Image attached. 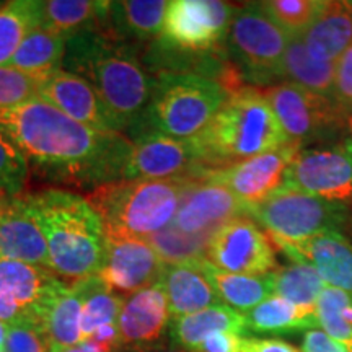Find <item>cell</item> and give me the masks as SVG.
I'll use <instances>...</instances> for the list:
<instances>
[{"label": "cell", "mask_w": 352, "mask_h": 352, "mask_svg": "<svg viewBox=\"0 0 352 352\" xmlns=\"http://www.w3.org/2000/svg\"><path fill=\"white\" fill-rule=\"evenodd\" d=\"M212 235L214 233H186L170 223L164 230L145 239V241L155 250L164 264H179L204 259Z\"/></svg>", "instance_id": "36"}, {"label": "cell", "mask_w": 352, "mask_h": 352, "mask_svg": "<svg viewBox=\"0 0 352 352\" xmlns=\"http://www.w3.org/2000/svg\"><path fill=\"white\" fill-rule=\"evenodd\" d=\"M235 10V3L220 0H173L157 39L184 54L223 52Z\"/></svg>", "instance_id": "10"}, {"label": "cell", "mask_w": 352, "mask_h": 352, "mask_svg": "<svg viewBox=\"0 0 352 352\" xmlns=\"http://www.w3.org/2000/svg\"><path fill=\"white\" fill-rule=\"evenodd\" d=\"M206 261L232 274L264 276L276 267L270 236L248 215L233 219L210 236Z\"/></svg>", "instance_id": "14"}, {"label": "cell", "mask_w": 352, "mask_h": 352, "mask_svg": "<svg viewBox=\"0 0 352 352\" xmlns=\"http://www.w3.org/2000/svg\"><path fill=\"white\" fill-rule=\"evenodd\" d=\"M168 3L165 0H104L98 33L131 46H147L160 38Z\"/></svg>", "instance_id": "21"}, {"label": "cell", "mask_w": 352, "mask_h": 352, "mask_svg": "<svg viewBox=\"0 0 352 352\" xmlns=\"http://www.w3.org/2000/svg\"><path fill=\"white\" fill-rule=\"evenodd\" d=\"M245 340L235 333H215L189 352H243Z\"/></svg>", "instance_id": "42"}, {"label": "cell", "mask_w": 352, "mask_h": 352, "mask_svg": "<svg viewBox=\"0 0 352 352\" xmlns=\"http://www.w3.org/2000/svg\"><path fill=\"white\" fill-rule=\"evenodd\" d=\"M104 2L94 0H47L39 2V26L65 39L100 32Z\"/></svg>", "instance_id": "27"}, {"label": "cell", "mask_w": 352, "mask_h": 352, "mask_svg": "<svg viewBox=\"0 0 352 352\" xmlns=\"http://www.w3.org/2000/svg\"><path fill=\"white\" fill-rule=\"evenodd\" d=\"M333 101L347 120H352V46L334 64Z\"/></svg>", "instance_id": "40"}, {"label": "cell", "mask_w": 352, "mask_h": 352, "mask_svg": "<svg viewBox=\"0 0 352 352\" xmlns=\"http://www.w3.org/2000/svg\"><path fill=\"white\" fill-rule=\"evenodd\" d=\"M170 324L168 298L160 284L124 298L118 318L122 347L129 352H142L160 346Z\"/></svg>", "instance_id": "18"}, {"label": "cell", "mask_w": 352, "mask_h": 352, "mask_svg": "<svg viewBox=\"0 0 352 352\" xmlns=\"http://www.w3.org/2000/svg\"><path fill=\"white\" fill-rule=\"evenodd\" d=\"M83 292L82 307V336L83 341L103 324L118 323L124 297L114 294L98 276L80 280Z\"/></svg>", "instance_id": "34"}, {"label": "cell", "mask_w": 352, "mask_h": 352, "mask_svg": "<svg viewBox=\"0 0 352 352\" xmlns=\"http://www.w3.org/2000/svg\"><path fill=\"white\" fill-rule=\"evenodd\" d=\"M334 64L315 59L300 36H290L283 59V76L285 82L296 83L311 94L333 100Z\"/></svg>", "instance_id": "31"}, {"label": "cell", "mask_w": 352, "mask_h": 352, "mask_svg": "<svg viewBox=\"0 0 352 352\" xmlns=\"http://www.w3.org/2000/svg\"><path fill=\"white\" fill-rule=\"evenodd\" d=\"M267 16L290 36H300L316 20L327 2L324 0H267L259 2Z\"/></svg>", "instance_id": "37"}, {"label": "cell", "mask_w": 352, "mask_h": 352, "mask_svg": "<svg viewBox=\"0 0 352 352\" xmlns=\"http://www.w3.org/2000/svg\"><path fill=\"white\" fill-rule=\"evenodd\" d=\"M56 352H107L104 349H101L94 342H90L88 340L82 341L80 344H76V346H70V347H64V349H59Z\"/></svg>", "instance_id": "45"}, {"label": "cell", "mask_w": 352, "mask_h": 352, "mask_svg": "<svg viewBox=\"0 0 352 352\" xmlns=\"http://www.w3.org/2000/svg\"><path fill=\"white\" fill-rule=\"evenodd\" d=\"M65 285L46 267L0 258V321L43 333L47 311Z\"/></svg>", "instance_id": "11"}, {"label": "cell", "mask_w": 352, "mask_h": 352, "mask_svg": "<svg viewBox=\"0 0 352 352\" xmlns=\"http://www.w3.org/2000/svg\"><path fill=\"white\" fill-rule=\"evenodd\" d=\"M344 144H346L347 151H349V153L352 155V139H346V140H344Z\"/></svg>", "instance_id": "49"}, {"label": "cell", "mask_w": 352, "mask_h": 352, "mask_svg": "<svg viewBox=\"0 0 352 352\" xmlns=\"http://www.w3.org/2000/svg\"><path fill=\"white\" fill-rule=\"evenodd\" d=\"M142 47L103 33L67 39L63 70L85 78L104 104L120 134L138 126L152 95L153 77L140 59Z\"/></svg>", "instance_id": "2"}, {"label": "cell", "mask_w": 352, "mask_h": 352, "mask_svg": "<svg viewBox=\"0 0 352 352\" xmlns=\"http://www.w3.org/2000/svg\"><path fill=\"white\" fill-rule=\"evenodd\" d=\"M0 258L50 270L46 241L26 208L23 195L0 196Z\"/></svg>", "instance_id": "22"}, {"label": "cell", "mask_w": 352, "mask_h": 352, "mask_svg": "<svg viewBox=\"0 0 352 352\" xmlns=\"http://www.w3.org/2000/svg\"><path fill=\"white\" fill-rule=\"evenodd\" d=\"M142 352H188L186 349H183V347H178V346H157V347H152V349H147V351H142Z\"/></svg>", "instance_id": "46"}, {"label": "cell", "mask_w": 352, "mask_h": 352, "mask_svg": "<svg viewBox=\"0 0 352 352\" xmlns=\"http://www.w3.org/2000/svg\"><path fill=\"white\" fill-rule=\"evenodd\" d=\"M248 215V208L232 191L202 173L184 179L182 199L171 226L186 233H215L233 219Z\"/></svg>", "instance_id": "15"}, {"label": "cell", "mask_w": 352, "mask_h": 352, "mask_svg": "<svg viewBox=\"0 0 352 352\" xmlns=\"http://www.w3.org/2000/svg\"><path fill=\"white\" fill-rule=\"evenodd\" d=\"M215 333H235L240 336L248 334L243 314L233 310L226 303H217L197 314L173 318L170 324V338L173 344L188 352L196 349L206 338Z\"/></svg>", "instance_id": "25"}, {"label": "cell", "mask_w": 352, "mask_h": 352, "mask_svg": "<svg viewBox=\"0 0 352 352\" xmlns=\"http://www.w3.org/2000/svg\"><path fill=\"white\" fill-rule=\"evenodd\" d=\"M6 341H7V324L0 321V352H6Z\"/></svg>", "instance_id": "47"}, {"label": "cell", "mask_w": 352, "mask_h": 352, "mask_svg": "<svg viewBox=\"0 0 352 352\" xmlns=\"http://www.w3.org/2000/svg\"><path fill=\"white\" fill-rule=\"evenodd\" d=\"M65 47L67 39L43 26H36L21 41L10 65L44 80L63 70Z\"/></svg>", "instance_id": "29"}, {"label": "cell", "mask_w": 352, "mask_h": 352, "mask_svg": "<svg viewBox=\"0 0 352 352\" xmlns=\"http://www.w3.org/2000/svg\"><path fill=\"white\" fill-rule=\"evenodd\" d=\"M246 333L290 334L318 328L315 308H305L272 296L243 314Z\"/></svg>", "instance_id": "26"}, {"label": "cell", "mask_w": 352, "mask_h": 352, "mask_svg": "<svg viewBox=\"0 0 352 352\" xmlns=\"http://www.w3.org/2000/svg\"><path fill=\"white\" fill-rule=\"evenodd\" d=\"M83 292L80 284L65 285L56 297L44 320L43 334L51 352L80 344Z\"/></svg>", "instance_id": "30"}, {"label": "cell", "mask_w": 352, "mask_h": 352, "mask_svg": "<svg viewBox=\"0 0 352 352\" xmlns=\"http://www.w3.org/2000/svg\"><path fill=\"white\" fill-rule=\"evenodd\" d=\"M294 263L315 267L329 287L352 294V243L341 232H324L311 239L285 243L271 240Z\"/></svg>", "instance_id": "19"}, {"label": "cell", "mask_w": 352, "mask_h": 352, "mask_svg": "<svg viewBox=\"0 0 352 352\" xmlns=\"http://www.w3.org/2000/svg\"><path fill=\"white\" fill-rule=\"evenodd\" d=\"M308 52L323 63H336L352 46V2H327L316 20L300 34Z\"/></svg>", "instance_id": "24"}, {"label": "cell", "mask_w": 352, "mask_h": 352, "mask_svg": "<svg viewBox=\"0 0 352 352\" xmlns=\"http://www.w3.org/2000/svg\"><path fill=\"white\" fill-rule=\"evenodd\" d=\"M39 26V2L13 0L0 7V67L10 65L26 34Z\"/></svg>", "instance_id": "33"}, {"label": "cell", "mask_w": 352, "mask_h": 352, "mask_svg": "<svg viewBox=\"0 0 352 352\" xmlns=\"http://www.w3.org/2000/svg\"><path fill=\"white\" fill-rule=\"evenodd\" d=\"M47 248L50 271L72 285L98 276L107 253L103 222L85 197L65 189L23 195Z\"/></svg>", "instance_id": "3"}, {"label": "cell", "mask_w": 352, "mask_h": 352, "mask_svg": "<svg viewBox=\"0 0 352 352\" xmlns=\"http://www.w3.org/2000/svg\"><path fill=\"white\" fill-rule=\"evenodd\" d=\"M184 179H129L91 189L87 196L103 222L107 239H140L173 222Z\"/></svg>", "instance_id": "5"}, {"label": "cell", "mask_w": 352, "mask_h": 352, "mask_svg": "<svg viewBox=\"0 0 352 352\" xmlns=\"http://www.w3.org/2000/svg\"><path fill=\"white\" fill-rule=\"evenodd\" d=\"M248 217L266 228L270 240L297 243L324 232L344 230L349 208L283 184L250 208Z\"/></svg>", "instance_id": "8"}, {"label": "cell", "mask_w": 352, "mask_h": 352, "mask_svg": "<svg viewBox=\"0 0 352 352\" xmlns=\"http://www.w3.org/2000/svg\"><path fill=\"white\" fill-rule=\"evenodd\" d=\"M158 284L165 290L173 318L197 314L204 308L222 303L199 267V259L165 264Z\"/></svg>", "instance_id": "23"}, {"label": "cell", "mask_w": 352, "mask_h": 352, "mask_svg": "<svg viewBox=\"0 0 352 352\" xmlns=\"http://www.w3.org/2000/svg\"><path fill=\"white\" fill-rule=\"evenodd\" d=\"M302 352H347L340 342H336L327 333L318 328L308 329L303 334Z\"/></svg>", "instance_id": "43"}, {"label": "cell", "mask_w": 352, "mask_h": 352, "mask_svg": "<svg viewBox=\"0 0 352 352\" xmlns=\"http://www.w3.org/2000/svg\"><path fill=\"white\" fill-rule=\"evenodd\" d=\"M283 184L352 208V155L344 142L302 148Z\"/></svg>", "instance_id": "12"}, {"label": "cell", "mask_w": 352, "mask_h": 352, "mask_svg": "<svg viewBox=\"0 0 352 352\" xmlns=\"http://www.w3.org/2000/svg\"><path fill=\"white\" fill-rule=\"evenodd\" d=\"M243 352H300L296 346L280 340H248L243 344Z\"/></svg>", "instance_id": "44"}, {"label": "cell", "mask_w": 352, "mask_h": 352, "mask_svg": "<svg viewBox=\"0 0 352 352\" xmlns=\"http://www.w3.org/2000/svg\"><path fill=\"white\" fill-rule=\"evenodd\" d=\"M342 232H346L347 235H349L352 239V208H349V217H347V222H346L344 230H342Z\"/></svg>", "instance_id": "48"}, {"label": "cell", "mask_w": 352, "mask_h": 352, "mask_svg": "<svg viewBox=\"0 0 352 352\" xmlns=\"http://www.w3.org/2000/svg\"><path fill=\"white\" fill-rule=\"evenodd\" d=\"M43 78L30 76L13 65L0 67V109H10L39 98Z\"/></svg>", "instance_id": "39"}, {"label": "cell", "mask_w": 352, "mask_h": 352, "mask_svg": "<svg viewBox=\"0 0 352 352\" xmlns=\"http://www.w3.org/2000/svg\"><path fill=\"white\" fill-rule=\"evenodd\" d=\"M152 95L138 126L126 138L158 132L175 139H192L214 120L228 98L219 82L195 74H155Z\"/></svg>", "instance_id": "6"}, {"label": "cell", "mask_w": 352, "mask_h": 352, "mask_svg": "<svg viewBox=\"0 0 352 352\" xmlns=\"http://www.w3.org/2000/svg\"><path fill=\"white\" fill-rule=\"evenodd\" d=\"M199 267L208 277L209 284L217 294L220 302L236 311H250L271 297V272L264 276L232 274L215 267L206 259H199Z\"/></svg>", "instance_id": "28"}, {"label": "cell", "mask_w": 352, "mask_h": 352, "mask_svg": "<svg viewBox=\"0 0 352 352\" xmlns=\"http://www.w3.org/2000/svg\"><path fill=\"white\" fill-rule=\"evenodd\" d=\"M6 352H51L44 334L36 328L7 327Z\"/></svg>", "instance_id": "41"}, {"label": "cell", "mask_w": 352, "mask_h": 352, "mask_svg": "<svg viewBox=\"0 0 352 352\" xmlns=\"http://www.w3.org/2000/svg\"><path fill=\"white\" fill-rule=\"evenodd\" d=\"M28 173V162L0 129V196H21Z\"/></svg>", "instance_id": "38"}, {"label": "cell", "mask_w": 352, "mask_h": 352, "mask_svg": "<svg viewBox=\"0 0 352 352\" xmlns=\"http://www.w3.org/2000/svg\"><path fill=\"white\" fill-rule=\"evenodd\" d=\"M290 34L258 3L236 7L227 36V56L245 85L271 87L284 82L283 59Z\"/></svg>", "instance_id": "7"}, {"label": "cell", "mask_w": 352, "mask_h": 352, "mask_svg": "<svg viewBox=\"0 0 352 352\" xmlns=\"http://www.w3.org/2000/svg\"><path fill=\"white\" fill-rule=\"evenodd\" d=\"M300 151V145L287 140L276 151L261 153L228 168L212 171L210 176L222 183L250 209L283 186L287 168Z\"/></svg>", "instance_id": "16"}, {"label": "cell", "mask_w": 352, "mask_h": 352, "mask_svg": "<svg viewBox=\"0 0 352 352\" xmlns=\"http://www.w3.org/2000/svg\"><path fill=\"white\" fill-rule=\"evenodd\" d=\"M165 264L140 239H108L98 277L118 296H132L158 284Z\"/></svg>", "instance_id": "17"}, {"label": "cell", "mask_w": 352, "mask_h": 352, "mask_svg": "<svg viewBox=\"0 0 352 352\" xmlns=\"http://www.w3.org/2000/svg\"><path fill=\"white\" fill-rule=\"evenodd\" d=\"M192 142L202 170L212 173L276 151L287 138L259 88L245 85L228 95L214 120Z\"/></svg>", "instance_id": "4"}, {"label": "cell", "mask_w": 352, "mask_h": 352, "mask_svg": "<svg viewBox=\"0 0 352 352\" xmlns=\"http://www.w3.org/2000/svg\"><path fill=\"white\" fill-rule=\"evenodd\" d=\"M0 129L51 182L95 189L122 179L131 139L83 126L41 98L0 109Z\"/></svg>", "instance_id": "1"}, {"label": "cell", "mask_w": 352, "mask_h": 352, "mask_svg": "<svg viewBox=\"0 0 352 352\" xmlns=\"http://www.w3.org/2000/svg\"><path fill=\"white\" fill-rule=\"evenodd\" d=\"M39 98L67 114L74 121L100 132H118L116 124L85 78L59 70L44 78Z\"/></svg>", "instance_id": "20"}, {"label": "cell", "mask_w": 352, "mask_h": 352, "mask_svg": "<svg viewBox=\"0 0 352 352\" xmlns=\"http://www.w3.org/2000/svg\"><path fill=\"white\" fill-rule=\"evenodd\" d=\"M315 311L324 333L352 352V294L327 285L320 294Z\"/></svg>", "instance_id": "35"}, {"label": "cell", "mask_w": 352, "mask_h": 352, "mask_svg": "<svg viewBox=\"0 0 352 352\" xmlns=\"http://www.w3.org/2000/svg\"><path fill=\"white\" fill-rule=\"evenodd\" d=\"M206 173L192 139H175L144 132L131 139L121 182L186 179Z\"/></svg>", "instance_id": "13"}, {"label": "cell", "mask_w": 352, "mask_h": 352, "mask_svg": "<svg viewBox=\"0 0 352 352\" xmlns=\"http://www.w3.org/2000/svg\"><path fill=\"white\" fill-rule=\"evenodd\" d=\"M272 294L305 308H315L324 280L307 263H292L271 272Z\"/></svg>", "instance_id": "32"}, {"label": "cell", "mask_w": 352, "mask_h": 352, "mask_svg": "<svg viewBox=\"0 0 352 352\" xmlns=\"http://www.w3.org/2000/svg\"><path fill=\"white\" fill-rule=\"evenodd\" d=\"M274 111L289 142L307 145L340 144L349 139L346 114L333 100L315 95L290 82L259 88Z\"/></svg>", "instance_id": "9"}]
</instances>
